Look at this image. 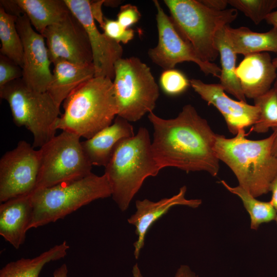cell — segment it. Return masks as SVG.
I'll return each mask as SVG.
<instances>
[{
	"mask_svg": "<svg viewBox=\"0 0 277 277\" xmlns=\"http://www.w3.org/2000/svg\"><path fill=\"white\" fill-rule=\"evenodd\" d=\"M148 117L153 128L152 152L161 170L173 167L187 173L203 171L217 175L216 134L193 106L185 105L174 118H162L153 112Z\"/></svg>",
	"mask_w": 277,
	"mask_h": 277,
	"instance_id": "cell-1",
	"label": "cell"
},
{
	"mask_svg": "<svg viewBox=\"0 0 277 277\" xmlns=\"http://www.w3.org/2000/svg\"><path fill=\"white\" fill-rule=\"evenodd\" d=\"M246 136L244 129L232 138L216 134L214 150L234 173L239 185L256 198L270 191L277 174V158L272 153L274 134L260 140Z\"/></svg>",
	"mask_w": 277,
	"mask_h": 277,
	"instance_id": "cell-2",
	"label": "cell"
},
{
	"mask_svg": "<svg viewBox=\"0 0 277 277\" xmlns=\"http://www.w3.org/2000/svg\"><path fill=\"white\" fill-rule=\"evenodd\" d=\"M56 129L89 139L111 125L118 114L113 80L94 77L73 90L63 102Z\"/></svg>",
	"mask_w": 277,
	"mask_h": 277,
	"instance_id": "cell-3",
	"label": "cell"
},
{
	"mask_svg": "<svg viewBox=\"0 0 277 277\" xmlns=\"http://www.w3.org/2000/svg\"><path fill=\"white\" fill-rule=\"evenodd\" d=\"M161 170L153 155L149 132L141 127L133 136L121 141L105 167L111 196L122 211L129 205L149 176Z\"/></svg>",
	"mask_w": 277,
	"mask_h": 277,
	"instance_id": "cell-4",
	"label": "cell"
},
{
	"mask_svg": "<svg viewBox=\"0 0 277 277\" xmlns=\"http://www.w3.org/2000/svg\"><path fill=\"white\" fill-rule=\"evenodd\" d=\"M111 194L106 176L93 173L74 181L36 189L31 194L32 214L29 230L55 222L95 200Z\"/></svg>",
	"mask_w": 277,
	"mask_h": 277,
	"instance_id": "cell-5",
	"label": "cell"
},
{
	"mask_svg": "<svg viewBox=\"0 0 277 277\" xmlns=\"http://www.w3.org/2000/svg\"><path fill=\"white\" fill-rule=\"evenodd\" d=\"M171 18L184 38L203 61L212 62L219 55L215 45L218 31L238 16L234 8L211 10L196 0H165Z\"/></svg>",
	"mask_w": 277,
	"mask_h": 277,
	"instance_id": "cell-6",
	"label": "cell"
},
{
	"mask_svg": "<svg viewBox=\"0 0 277 277\" xmlns=\"http://www.w3.org/2000/svg\"><path fill=\"white\" fill-rule=\"evenodd\" d=\"M0 96L8 103L14 123L32 134L34 148L55 136L60 107L47 91L33 90L21 78L0 88Z\"/></svg>",
	"mask_w": 277,
	"mask_h": 277,
	"instance_id": "cell-7",
	"label": "cell"
},
{
	"mask_svg": "<svg viewBox=\"0 0 277 277\" xmlns=\"http://www.w3.org/2000/svg\"><path fill=\"white\" fill-rule=\"evenodd\" d=\"M114 68L117 116L135 122L153 112L160 92L150 67L139 58L132 56L118 60Z\"/></svg>",
	"mask_w": 277,
	"mask_h": 277,
	"instance_id": "cell-8",
	"label": "cell"
},
{
	"mask_svg": "<svg viewBox=\"0 0 277 277\" xmlns=\"http://www.w3.org/2000/svg\"><path fill=\"white\" fill-rule=\"evenodd\" d=\"M81 136L63 131L41 148L40 169L36 188L51 187L84 177L92 165L83 150Z\"/></svg>",
	"mask_w": 277,
	"mask_h": 277,
	"instance_id": "cell-9",
	"label": "cell"
},
{
	"mask_svg": "<svg viewBox=\"0 0 277 277\" xmlns=\"http://www.w3.org/2000/svg\"><path fill=\"white\" fill-rule=\"evenodd\" d=\"M153 3L156 10L158 42L156 46L149 49L148 52L152 62L164 70L174 69L177 64L184 62H192L206 75L211 74L220 78L221 68L200 58L191 45L181 35L159 2L154 0Z\"/></svg>",
	"mask_w": 277,
	"mask_h": 277,
	"instance_id": "cell-10",
	"label": "cell"
},
{
	"mask_svg": "<svg viewBox=\"0 0 277 277\" xmlns=\"http://www.w3.org/2000/svg\"><path fill=\"white\" fill-rule=\"evenodd\" d=\"M40 151L25 141L0 160V202L32 193L36 188Z\"/></svg>",
	"mask_w": 277,
	"mask_h": 277,
	"instance_id": "cell-11",
	"label": "cell"
},
{
	"mask_svg": "<svg viewBox=\"0 0 277 277\" xmlns=\"http://www.w3.org/2000/svg\"><path fill=\"white\" fill-rule=\"evenodd\" d=\"M41 34L46 39L52 63L58 58L80 64L93 63L86 31L70 11L62 21L48 27Z\"/></svg>",
	"mask_w": 277,
	"mask_h": 277,
	"instance_id": "cell-12",
	"label": "cell"
},
{
	"mask_svg": "<svg viewBox=\"0 0 277 277\" xmlns=\"http://www.w3.org/2000/svg\"><path fill=\"white\" fill-rule=\"evenodd\" d=\"M16 26L23 46L22 78L33 90L46 92L52 73L45 38L34 30L26 14L17 18Z\"/></svg>",
	"mask_w": 277,
	"mask_h": 277,
	"instance_id": "cell-13",
	"label": "cell"
},
{
	"mask_svg": "<svg viewBox=\"0 0 277 277\" xmlns=\"http://www.w3.org/2000/svg\"><path fill=\"white\" fill-rule=\"evenodd\" d=\"M70 11L85 28L91 48L94 77L113 80L115 64L122 58L123 49L120 43L102 33L97 29L88 0H64Z\"/></svg>",
	"mask_w": 277,
	"mask_h": 277,
	"instance_id": "cell-14",
	"label": "cell"
},
{
	"mask_svg": "<svg viewBox=\"0 0 277 277\" xmlns=\"http://www.w3.org/2000/svg\"><path fill=\"white\" fill-rule=\"evenodd\" d=\"M190 83L203 100L219 110L233 134L236 135L240 129L253 126L258 121V107L246 102L232 100L225 93L220 84H207L199 79H192Z\"/></svg>",
	"mask_w": 277,
	"mask_h": 277,
	"instance_id": "cell-15",
	"label": "cell"
},
{
	"mask_svg": "<svg viewBox=\"0 0 277 277\" xmlns=\"http://www.w3.org/2000/svg\"><path fill=\"white\" fill-rule=\"evenodd\" d=\"M186 186L180 188L179 192L169 198H163L153 202L148 199L137 200L136 211L127 220L128 222L135 227L137 240L134 243V255L136 259L140 256L143 248L146 235L152 225L162 217L173 206L183 205L193 208H197L202 204L200 199H187Z\"/></svg>",
	"mask_w": 277,
	"mask_h": 277,
	"instance_id": "cell-16",
	"label": "cell"
},
{
	"mask_svg": "<svg viewBox=\"0 0 277 277\" xmlns=\"http://www.w3.org/2000/svg\"><path fill=\"white\" fill-rule=\"evenodd\" d=\"M276 69L267 52L245 56L236 74L245 97L254 99L269 91L276 78Z\"/></svg>",
	"mask_w": 277,
	"mask_h": 277,
	"instance_id": "cell-17",
	"label": "cell"
},
{
	"mask_svg": "<svg viewBox=\"0 0 277 277\" xmlns=\"http://www.w3.org/2000/svg\"><path fill=\"white\" fill-rule=\"evenodd\" d=\"M31 194L1 203L0 235L14 248L24 244L32 219Z\"/></svg>",
	"mask_w": 277,
	"mask_h": 277,
	"instance_id": "cell-18",
	"label": "cell"
},
{
	"mask_svg": "<svg viewBox=\"0 0 277 277\" xmlns=\"http://www.w3.org/2000/svg\"><path fill=\"white\" fill-rule=\"evenodd\" d=\"M134 135L133 127L130 122L117 116L113 124L92 137L81 142V145L85 155L92 166L105 167L117 144L123 140Z\"/></svg>",
	"mask_w": 277,
	"mask_h": 277,
	"instance_id": "cell-19",
	"label": "cell"
},
{
	"mask_svg": "<svg viewBox=\"0 0 277 277\" xmlns=\"http://www.w3.org/2000/svg\"><path fill=\"white\" fill-rule=\"evenodd\" d=\"M52 63L54 69L47 91L60 107L73 90L94 77L93 63L80 64L63 58Z\"/></svg>",
	"mask_w": 277,
	"mask_h": 277,
	"instance_id": "cell-20",
	"label": "cell"
},
{
	"mask_svg": "<svg viewBox=\"0 0 277 277\" xmlns=\"http://www.w3.org/2000/svg\"><path fill=\"white\" fill-rule=\"evenodd\" d=\"M228 39L236 54L245 56L267 51L277 53V29L264 33L253 32L246 27L233 28L226 26Z\"/></svg>",
	"mask_w": 277,
	"mask_h": 277,
	"instance_id": "cell-21",
	"label": "cell"
},
{
	"mask_svg": "<svg viewBox=\"0 0 277 277\" xmlns=\"http://www.w3.org/2000/svg\"><path fill=\"white\" fill-rule=\"evenodd\" d=\"M35 31L42 34L62 21L70 10L64 0H16Z\"/></svg>",
	"mask_w": 277,
	"mask_h": 277,
	"instance_id": "cell-22",
	"label": "cell"
},
{
	"mask_svg": "<svg viewBox=\"0 0 277 277\" xmlns=\"http://www.w3.org/2000/svg\"><path fill=\"white\" fill-rule=\"evenodd\" d=\"M69 249V246L65 241L36 257L10 262L0 270V277H39L46 264L63 259Z\"/></svg>",
	"mask_w": 277,
	"mask_h": 277,
	"instance_id": "cell-23",
	"label": "cell"
},
{
	"mask_svg": "<svg viewBox=\"0 0 277 277\" xmlns=\"http://www.w3.org/2000/svg\"><path fill=\"white\" fill-rule=\"evenodd\" d=\"M225 27L218 31L215 37V45L220 56L221 64L220 85L225 91L239 101L246 102L236 74L237 54L228 39Z\"/></svg>",
	"mask_w": 277,
	"mask_h": 277,
	"instance_id": "cell-24",
	"label": "cell"
},
{
	"mask_svg": "<svg viewBox=\"0 0 277 277\" xmlns=\"http://www.w3.org/2000/svg\"><path fill=\"white\" fill-rule=\"evenodd\" d=\"M17 17L7 13L0 5L1 54L12 60L22 68L23 46L16 26Z\"/></svg>",
	"mask_w": 277,
	"mask_h": 277,
	"instance_id": "cell-25",
	"label": "cell"
},
{
	"mask_svg": "<svg viewBox=\"0 0 277 277\" xmlns=\"http://www.w3.org/2000/svg\"><path fill=\"white\" fill-rule=\"evenodd\" d=\"M220 183L227 190L239 196L242 200L250 215L251 229L257 230L261 224L275 220L277 211L270 202L258 200L239 185L232 187L224 180L221 181Z\"/></svg>",
	"mask_w": 277,
	"mask_h": 277,
	"instance_id": "cell-26",
	"label": "cell"
},
{
	"mask_svg": "<svg viewBox=\"0 0 277 277\" xmlns=\"http://www.w3.org/2000/svg\"><path fill=\"white\" fill-rule=\"evenodd\" d=\"M254 105L260 109V116L250 131L258 133L267 132L270 128L277 129V89L271 88L264 94L254 99Z\"/></svg>",
	"mask_w": 277,
	"mask_h": 277,
	"instance_id": "cell-27",
	"label": "cell"
},
{
	"mask_svg": "<svg viewBox=\"0 0 277 277\" xmlns=\"http://www.w3.org/2000/svg\"><path fill=\"white\" fill-rule=\"evenodd\" d=\"M227 2L256 25L265 20L268 15L277 7V0H227Z\"/></svg>",
	"mask_w": 277,
	"mask_h": 277,
	"instance_id": "cell-28",
	"label": "cell"
},
{
	"mask_svg": "<svg viewBox=\"0 0 277 277\" xmlns=\"http://www.w3.org/2000/svg\"><path fill=\"white\" fill-rule=\"evenodd\" d=\"M159 83L163 91L169 96L182 94L190 85L185 75L175 69L164 70L160 75Z\"/></svg>",
	"mask_w": 277,
	"mask_h": 277,
	"instance_id": "cell-29",
	"label": "cell"
},
{
	"mask_svg": "<svg viewBox=\"0 0 277 277\" xmlns=\"http://www.w3.org/2000/svg\"><path fill=\"white\" fill-rule=\"evenodd\" d=\"M102 28L107 36L119 43L127 44L134 36V30L125 28L117 20L105 18Z\"/></svg>",
	"mask_w": 277,
	"mask_h": 277,
	"instance_id": "cell-30",
	"label": "cell"
},
{
	"mask_svg": "<svg viewBox=\"0 0 277 277\" xmlns=\"http://www.w3.org/2000/svg\"><path fill=\"white\" fill-rule=\"evenodd\" d=\"M23 76L21 66L8 57L0 55V88Z\"/></svg>",
	"mask_w": 277,
	"mask_h": 277,
	"instance_id": "cell-31",
	"label": "cell"
},
{
	"mask_svg": "<svg viewBox=\"0 0 277 277\" xmlns=\"http://www.w3.org/2000/svg\"><path fill=\"white\" fill-rule=\"evenodd\" d=\"M141 16V13L135 6L126 4L121 7L116 20L125 28H130L138 22Z\"/></svg>",
	"mask_w": 277,
	"mask_h": 277,
	"instance_id": "cell-32",
	"label": "cell"
},
{
	"mask_svg": "<svg viewBox=\"0 0 277 277\" xmlns=\"http://www.w3.org/2000/svg\"><path fill=\"white\" fill-rule=\"evenodd\" d=\"M0 5L8 14L19 17L23 15L22 10L17 4L16 0H1Z\"/></svg>",
	"mask_w": 277,
	"mask_h": 277,
	"instance_id": "cell-33",
	"label": "cell"
},
{
	"mask_svg": "<svg viewBox=\"0 0 277 277\" xmlns=\"http://www.w3.org/2000/svg\"><path fill=\"white\" fill-rule=\"evenodd\" d=\"M104 0L97 1H90V9L92 15L94 19L102 27L104 23V18L102 11V6L104 3Z\"/></svg>",
	"mask_w": 277,
	"mask_h": 277,
	"instance_id": "cell-34",
	"label": "cell"
},
{
	"mask_svg": "<svg viewBox=\"0 0 277 277\" xmlns=\"http://www.w3.org/2000/svg\"><path fill=\"white\" fill-rule=\"evenodd\" d=\"M200 2L209 9L216 11L226 10L228 5L227 0H202Z\"/></svg>",
	"mask_w": 277,
	"mask_h": 277,
	"instance_id": "cell-35",
	"label": "cell"
},
{
	"mask_svg": "<svg viewBox=\"0 0 277 277\" xmlns=\"http://www.w3.org/2000/svg\"><path fill=\"white\" fill-rule=\"evenodd\" d=\"M174 277H199L190 267L185 265H181L177 270Z\"/></svg>",
	"mask_w": 277,
	"mask_h": 277,
	"instance_id": "cell-36",
	"label": "cell"
},
{
	"mask_svg": "<svg viewBox=\"0 0 277 277\" xmlns=\"http://www.w3.org/2000/svg\"><path fill=\"white\" fill-rule=\"evenodd\" d=\"M269 191L272 193V197L269 201L277 211V174L271 183Z\"/></svg>",
	"mask_w": 277,
	"mask_h": 277,
	"instance_id": "cell-37",
	"label": "cell"
},
{
	"mask_svg": "<svg viewBox=\"0 0 277 277\" xmlns=\"http://www.w3.org/2000/svg\"><path fill=\"white\" fill-rule=\"evenodd\" d=\"M68 268L66 264H62L55 269L53 273V277H68Z\"/></svg>",
	"mask_w": 277,
	"mask_h": 277,
	"instance_id": "cell-38",
	"label": "cell"
},
{
	"mask_svg": "<svg viewBox=\"0 0 277 277\" xmlns=\"http://www.w3.org/2000/svg\"><path fill=\"white\" fill-rule=\"evenodd\" d=\"M265 21L277 29V10L273 11L268 15Z\"/></svg>",
	"mask_w": 277,
	"mask_h": 277,
	"instance_id": "cell-39",
	"label": "cell"
},
{
	"mask_svg": "<svg viewBox=\"0 0 277 277\" xmlns=\"http://www.w3.org/2000/svg\"><path fill=\"white\" fill-rule=\"evenodd\" d=\"M274 140L272 146V153L277 158V129L273 130Z\"/></svg>",
	"mask_w": 277,
	"mask_h": 277,
	"instance_id": "cell-40",
	"label": "cell"
},
{
	"mask_svg": "<svg viewBox=\"0 0 277 277\" xmlns=\"http://www.w3.org/2000/svg\"><path fill=\"white\" fill-rule=\"evenodd\" d=\"M132 274L133 277H143L138 265L136 263L132 268Z\"/></svg>",
	"mask_w": 277,
	"mask_h": 277,
	"instance_id": "cell-41",
	"label": "cell"
},
{
	"mask_svg": "<svg viewBox=\"0 0 277 277\" xmlns=\"http://www.w3.org/2000/svg\"><path fill=\"white\" fill-rule=\"evenodd\" d=\"M120 3L118 1H105L104 5L108 7H116Z\"/></svg>",
	"mask_w": 277,
	"mask_h": 277,
	"instance_id": "cell-42",
	"label": "cell"
},
{
	"mask_svg": "<svg viewBox=\"0 0 277 277\" xmlns=\"http://www.w3.org/2000/svg\"><path fill=\"white\" fill-rule=\"evenodd\" d=\"M272 62L275 68L277 69V57L272 60Z\"/></svg>",
	"mask_w": 277,
	"mask_h": 277,
	"instance_id": "cell-43",
	"label": "cell"
},
{
	"mask_svg": "<svg viewBox=\"0 0 277 277\" xmlns=\"http://www.w3.org/2000/svg\"><path fill=\"white\" fill-rule=\"evenodd\" d=\"M276 83H275V87L276 88V89H277V77H276Z\"/></svg>",
	"mask_w": 277,
	"mask_h": 277,
	"instance_id": "cell-44",
	"label": "cell"
},
{
	"mask_svg": "<svg viewBox=\"0 0 277 277\" xmlns=\"http://www.w3.org/2000/svg\"><path fill=\"white\" fill-rule=\"evenodd\" d=\"M275 221H276V223H277V215H276V218H275Z\"/></svg>",
	"mask_w": 277,
	"mask_h": 277,
	"instance_id": "cell-45",
	"label": "cell"
}]
</instances>
